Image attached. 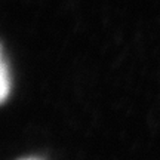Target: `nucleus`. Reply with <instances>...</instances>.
<instances>
[{
  "label": "nucleus",
  "mask_w": 160,
  "mask_h": 160,
  "mask_svg": "<svg viewBox=\"0 0 160 160\" xmlns=\"http://www.w3.org/2000/svg\"><path fill=\"white\" fill-rule=\"evenodd\" d=\"M9 92V83H8V64L6 59H2V99H6Z\"/></svg>",
  "instance_id": "f257e3e1"
}]
</instances>
